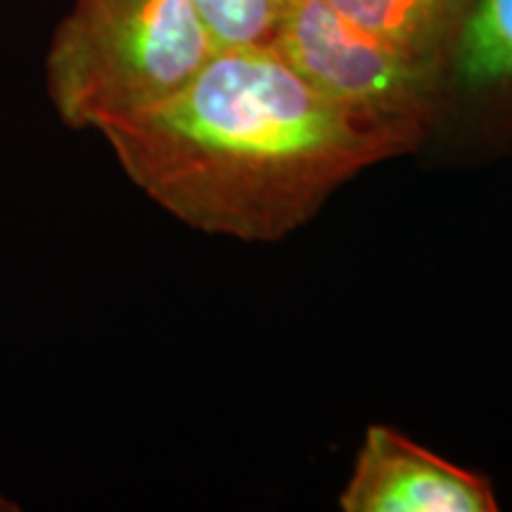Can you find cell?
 <instances>
[{
	"instance_id": "obj_6",
	"label": "cell",
	"mask_w": 512,
	"mask_h": 512,
	"mask_svg": "<svg viewBox=\"0 0 512 512\" xmlns=\"http://www.w3.org/2000/svg\"><path fill=\"white\" fill-rule=\"evenodd\" d=\"M448 76L470 95H512V0H470Z\"/></svg>"
},
{
	"instance_id": "obj_1",
	"label": "cell",
	"mask_w": 512,
	"mask_h": 512,
	"mask_svg": "<svg viewBox=\"0 0 512 512\" xmlns=\"http://www.w3.org/2000/svg\"><path fill=\"white\" fill-rule=\"evenodd\" d=\"M133 185L209 235L273 242L425 126L337 105L271 46L221 48L181 91L102 128Z\"/></svg>"
},
{
	"instance_id": "obj_7",
	"label": "cell",
	"mask_w": 512,
	"mask_h": 512,
	"mask_svg": "<svg viewBox=\"0 0 512 512\" xmlns=\"http://www.w3.org/2000/svg\"><path fill=\"white\" fill-rule=\"evenodd\" d=\"M221 48L271 46L287 0H192Z\"/></svg>"
},
{
	"instance_id": "obj_4",
	"label": "cell",
	"mask_w": 512,
	"mask_h": 512,
	"mask_svg": "<svg viewBox=\"0 0 512 512\" xmlns=\"http://www.w3.org/2000/svg\"><path fill=\"white\" fill-rule=\"evenodd\" d=\"M339 505L344 512H494V489L392 427L373 425Z\"/></svg>"
},
{
	"instance_id": "obj_2",
	"label": "cell",
	"mask_w": 512,
	"mask_h": 512,
	"mask_svg": "<svg viewBox=\"0 0 512 512\" xmlns=\"http://www.w3.org/2000/svg\"><path fill=\"white\" fill-rule=\"evenodd\" d=\"M216 50L192 0H72L46 55L50 105L100 133L181 91Z\"/></svg>"
},
{
	"instance_id": "obj_3",
	"label": "cell",
	"mask_w": 512,
	"mask_h": 512,
	"mask_svg": "<svg viewBox=\"0 0 512 512\" xmlns=\"http://www.w3.org/2000/svg\"><path fill=\"white\" fill-rule=\"evenodd\" d=\"M271 48L320 95L368 117L425 126L448 72L399 53L325 0H287Z\"/></svg>"
},
{
	"instance_id": "obj_5",
	"label": "cell",
	"mask_w": 512,
	"mask_h": 512,
	"mask_svg": "<svg viewBox=\"0 0 512 512\" xmlns=\"http://www.w3.org/2000/svg\"><path fill=\"white\" fill-rule=\"evenodd\" d=\"M356 27L448 72L453 43L470 0H325Z\"/></svg>"
}]
</instances>
